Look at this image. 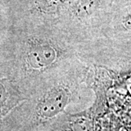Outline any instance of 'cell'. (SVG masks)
<instances>
[{"mask_svg": "<svg viewBox=\"0 0 131 131\" xmlns=\"http://www.w3.org/2000/svg\"><path fill=\"white\" fill-rule=\"evenodd\" d=\"M0 34V78L13 81L26 97L39 84L76 66H101L98 40L77 37L59 21L1 20Z\"/></svg>", "mask_w": 131, "mask_h": 131, "instance_id": "cell-1", "label": "cell"}, {"mask_svg": "<svg viewBox=\"0 0 131 131\" xmlns=\"http://www.w3.org/2000/svg\"><path fill=\"white\" fill-rule=\"evenodd\" d=\"M91 67L81 63L39 84L1 119V131H58L71 115L93 103Z\"/></svg>", "mask_w": 131, "mask_h": 131, "instance_id": "cell-2", "label": "cell"}, {"mask_svg": "<svg viewBox=\"0 0 131 131\" xmlns=\"http://www.w3.org/2000/svg\"><path fill=\"white\" fill-rule=\"evenodd\" d=\"M114 0H74L59 23L72 35L97 40L112 13Z\"/></svg>", "mask_w": 131, "mask_h": 131, "instance_id": "cell-3", "label": "cell"}, {"mask_svg": "<svg viewBox=\"0 0 131 131\" xmlns=\"http://www.w3.org/2000/svg\"><path fill=\"white\" fill-rule=\"evenodd\" d=\"M74 0H0L1 20L34 24L55 23Z\"/></svg>", "mask_w": 131, "mask_h": 131, "instance_id": "cell-4", "label": "cell"}, {"mask_svg": "<svg viewBox=\"0 0 131 131\" xmlns=\"http://www.w3.org/2000/svg\"><path fill=\"white\" fill-rule=\"evenodd\" d=\"M100 38L123 64L131 62V3L115 6Z\"/></svg>", "mask_w": 131, "mask_h": 131, "instance_id": "cell-5", "label": "cell"}, {"mask_svg": "<svg viewBox=\"0 0 131 131\" xmlns=\"http://www.w3.org/2000/svg\"><path fill=\"white\" fill-rule=\"evenodd\" d=\"M0 116L1 119L7 115L26 99V95L11 80L0 78Z\"/></svg>", "mask_w": 131, "mask_h": 131, "instance_id": "cell-6", "label": "cell"}, {"mask_svg": "<svg viewBox=\"0 0 131 131\" xmlns=\"http://www.w3.org/2000/svg\"><path fill=\"white\" fill-rule=\"evenodd\" d=\"M131 0H114V7L115 6H120V5H127V4H130Z\"/></svg>", "mask_w": 131, "mask_h": 131, "instance_id": "cell-7", "label": "cell"}]
</instances>
